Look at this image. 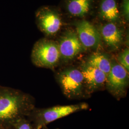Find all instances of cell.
<instances>
[{"label":"cell","instance_id":"obj_1","mask_svg":"<svg viewBox=\"0 0 129 129\" xmlns=\"http://www.w3.org/2000/svg\"><path fill=\"white\" fill-rule=\"evenodd\" d=\"M35 108V100L30 94L0 85V128L13 129L17 120L27 117Z\"/></svg>","mask_w":129,"mask_h":129},{"label":"cell","instance_id":"obj_2","mask_svg":"<svg viewBox=\"0 0 129 129\" xmlns=\"http://www.w3.org/2000/svg\"><path fill=\"white\" fill-rule=\"evenodd\" d=\"M88 103L82 102L74 105H61L47 108H35L27 118L34 129H42L51 122L78 111L87 110Z\"/></svg>","mask_w":129,"mask_h":129},{"label":"cell","instance_id":"obj_3","mask_svg":"<svg viewBox=\"0 0 129 129\" xmlns=\"http://www.w3.org/2000/svg\"><path fill=\"white\" fill-rule=\"evenodd\" d=\"M31 58L38 68L54 69L60 61L57 43L46 38L39 39L33 47Z\"/></svg>","mask_w":129,"mask_h":129},{"label":"cell","instance_id":"obj_4","mask_svg":"<svg viewBox=\"0 0 129 129\" xmlns=\"http://www.w3.org/2000/svg\"><path fill=\"white\" fill-rule=\"evenodd\" d=\"M56 79L66 97L73 99L84 96L86 89L80 69L66 68L57 73Z\"/></svg>","mask_w":129,"mask_h":129},{"label":"cell","instance_id":"obj_5","mask_svg":"<svg viewBox=\"0 0 129 129\" xmlns=\"http://www.w3.org/2000/svg\"><path fill=\"white\" fill-rule=\"evenodd\" d=\"M129 72L115 60L111 59V69L107 76L106 88L114 97L125 96L129 86Z\"/></svg>","mask_w":129,"mask_h":129},{"label":"cell","instance_id":"obj_6","mask_svg":"<svg viewBox=\"0 0 129 129\" xmlns=\"http://www.w3.org/2000/svg\"><path fill=\"white\" fill-rule=\"evenodd\" d=\"M37 27L46 37H54L60 31L63 22L59 12L50 6L39 8L36 13Z\"/></svg>","mask_w":129,"mask_h":129},{"label":"cell","instance_id":"obj_7","mask_svg":"<svg viewBox=\"0 0 129 129\" xmlns=\"http://www.w3.org/2000/svg\"><path fill=\"white\" fill-rule=\"evenodd\" d=\"M60 54V60L65 62L73 59L85 51L76 32L70 29L63 34L57 43Z\"/></svg>","mask_w":129,"mask_h":129},{"label":"cell","instance_id":"obj_8","mask_svg":"<svg viewBox=\"0 0 129 129\" xmlns=\"http://www.w3.org/2000/svg\"><path fill=\"white\" fill-rule=\"evenodd\" d=\"M75 26L78 38L86 49H97L101 46L100 32L92 23L86 20H81L77 22Z\"/></svg>","mask_w":129,"mask_h":129},{"label":"cell","instance_id":"obj_9","mask_svg":"<svg viewBox=\"0 0 129 129\" xmlns=\"http://www.w3.org/2000/svg\"><path fill=\"white\" fill-rule=\"evenodd\" d=\"M86 90L92 93L103 88L106 84L107 75L99 69L92 67L86 61L80 66Z\"/></svg>","mask_w":129,"mask_h":129},{"label":"cell","instance_id":"obj_10","mask_svg":"<svg viewBox=\"0 0 129 129\" xmlns=\"http://www.w3.org/2000/svg\"><path fill=\"white\" fill-rule=\"evenodd\" d=\"M102 40L111 51L119 49L123 42V33L118 24L108 22L99 30Z\"/></svg>","mask_w":129,"mask_h":129},{"label":"cell","instance_id":"obj_11","mask_svg":"<svg viewBox=\"0 0 129 129\" xmlns=\"http://www.w3.org/2000/svg\"><path fill=\"white\" fill-rule=\"evenodd\" d=\"M99 16L107 22L118 24L121 21V16L116 0H101Z\"/></svg>","mask_w":129,"mask_h":129},{"label":"cell","instance_id":"obj_12","mask_svg":"<svg viewBox=\"0 0 129 129\" xmlns=\"http://www.w3.org/2000/svg\"><path fill=\"white\" fill-rule=\"evenodd\" d=\"M94 0H66V7L68 13L75 17H83L92 9Z\"/></svg>","mask_w":129,"mask_h":129},{"label":"cell","instance_id":"obj_13","mask_svg":"<svg viewBox=\"0 0 129 129\" xmlns=\"http://www.w3.org/2000/svg\"><path fill=\"white\" fill-rule=\"evenodd\" d=\"M92 67L100 70L107 76L111 69V59L106 54L96 52L89 55L85 61Z\"/></svg>","mask_w":129,"mask_h":129},{"label":"cell","instance_id":"obj_14","mask_svg":"<svg viewBox=\"0 0 129 129\" xmlns=\"http://www.w3.org/2000/svg\"><path fill=\"white\" fill-rule=\"evenodd\" d=\"M116 61L122 66L127 72H129V49L126 47L118 55Z\"/></svg>","mask_w":129,"mask_h":129},{"label":"cell","instance_id":"obj_15","mask_svg":"<svg viewBox=\"0 0 129 129\" xmlns=\"http://www.w3.org/2000/svg\"><path fill=\"white\" fill-rule=\"evenodd\" d=\"M14 129H34L32 124L27 117H24L17 121L14 124Z\"/></svg>","mask_w":129,"mask_h":129},{"label":"cell","instance_id":"obj_16","mask_svg":"<svg viewBox=\"0 0 129 129\" xmlns=\"http://www.w3.org/2000/svg\"><path fill=\"white\" fill-rule=\"evenodd\" d=\"M120 14L126 23L129 22V0H122L120 7Z\"/></svg>","mask_w":129,"mask_h":129},{"label":"cell","instance_id":"obj_17","mask_svg":"<svg viewBox=\"0 0 129 129\" xmlns=\"http://www.w3.org/2000/svg\"><path fill=\"white\" fill-rule=\"evenodd\" d=\"M42 129H48L47 128V127H44V128H42Z\"/></svg>","mask_w":129,"mask_h":129},{"label":"cell","instance_id":"obj_18","mask_svg":"<svg viewBox=\"0 0 129 129\" xmlns=\"http://www.w3.org/2000/svg\"><path fill=\"white\" fill-rule=\"evenodd\" d=\"M0 129H5V128H0Z\"/></svg>","mask_w":129,"mask_h":129}]
</instances>
